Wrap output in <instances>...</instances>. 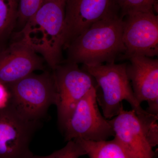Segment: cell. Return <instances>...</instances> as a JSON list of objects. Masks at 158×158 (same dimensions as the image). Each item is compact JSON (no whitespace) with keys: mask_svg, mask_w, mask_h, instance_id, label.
Here are the masks:
<instances>
[{"mask_svg":"<svg viewBox=\"0 0 158 158\" xmlns=\"http://www.w3.org/2000/svg\"><path fill=\"white\" fill-rule=\"evenodd\" d=\"M123 23V19L116 15L93 24L66 49V62L89 65L115 63L125 52Z\"/></svg>","mask_w":158,"mask_h":158,"instance_id":"1","label":"cell"},{"mask_svg":"<svg viewBox=\"0 0 158 158\" xmlns=\"http://www.w3.org/2000/svg\"><path fill=\"white\" fill-rule=\"evenodd\" d=\"M66 0H44L23 27L20 41L42 55L53 70L63 49Z\"/></svg>","mask_w":158,"mask_h":158,"instance_id":"2","label":"cell"},{"mask_svg":"<svg viewBox=\"0 0 158 158\" xmlns=\"http://www.w3.org/2000/svg\"><path fill=\"white\" fill-rule=\"evenodd\" d=\"M127 63L83 65L82 69L90 73L97 84L96 95L103 116L111 119L117 116L126 101L138 115L148 113L141 108L134 94L127 72Z\"/></svg>","mask_w":158,"mask_h":158,"instance_id":"3","label":"cell"},{"mask_svg":"<svg viewBox=\"0 0 158 158\" xmlns=\"http://www.w3.org/2000/svg\"><path fill=\"white\" fill-rule=\"evenodd\" d=\"M6 86L10 94L9 105L28 121L40 122L50 107L56 104L55 78L48 72L31 73Z\"/></svg>","mask_w":158,"mask_h":158,"instance_id":"4","label":"cell"},{"mask_svg":"<svg viewBox=\"0 0 158 158\" xmlns=\"http://www.w3.org/2000/svg\"><path fill=\"white\" fill-rule=\"evenodd\" d=\"M158 116L138 115L134 110L121 107L117 116L110 119L117 140L135 158H154L153 148L158 144Z\"/></svg>","mask_w":158,"mask_h":158,"instance_id":"5","label":"cell"},{"mask_svg":"<svg viewBox=\"0 0 158 158\" xmlns=\"http://www.w3.org/2000/svg\"><path fill=\"white\" fill-rule=\"evenodd\" d=\"M97 85L78 102L62 130L65 141L83 139L99 141L114 136L110 119L100 112L97 100Z\"/></svg>","mask_w":158,"mask_h":158,"instance_id":"6","label":"cell"},{"mask_svg":"<svg viewBox=\"0 0 158 158\" xmlns=\"http://www.w3.org/2000/svg\"><path fill=\"white\" fill-rule=\"evenodd\" d=\"M53 71L58 124L62 131L78 102L97 84L90 73L79 68L77 64H59Z\"/></svg>","mask_w":158,"mask_h":158,"instance_id":"7","label":"cell"},{"mask_svg":"<svg viewBox=\"0 0 158 158\" xmlns=\"http://www.w3.org/2000/svg\"><path fill=\"white\" fill-rule=\"evenodd\" d=\"M123 19V59L135 56L154 57L158 54V16L154 11L138 12Z\"/></svg>","mask_w":158,"mask_h":158,"instance_id":"8","label":"cell"},{"mask_svg":"<svg viewBox=\"0 0 158 158\" xmlns=\"http://www.w3.org/2000/svg\"><path fill=\"white\" fill-rule=\"evenodd\" d=\"M116 15L115 0H66L63 49L93 24Z\"/></svg>","mask_w":158,"mask_h":158,"instance_id":"9","label":"cell"},{"mask_svg":"<svg viewBox=\"0 0 158 158\" xmlns=\"http://www.w3.org/2000/svg\"><path fill=\"white\" fill-rule=\"evenodd\" d=\"M40 123L24 119L9 105L0 110V158H32L30 144Z\"/></svg>","mask_w":158,"mask_h":158,"instance_id":"10","label":"cell"},{"mask_svg":"<svg viewBox=\"0 0 158 158\" xmlns=\"http://www.w3.org/2000/svg\"><path fill=\"white\" fill-rule=\"evenodd\" d=\"M127 72L138 102H146L148 113L158 116V60L141 56L128 59Z\"/></svg>","mask_w":158,"mask_h":158,"instance_id":"11","label":"cell"},{"mask_svg":"<svg viewBox=\"0 0 158 158\" xmlns=\"http://www.w3.org/2000/svg\"><path fill=\"white\" fill-rule=\"evenodd\" d=\"M43 69L37 53L20 40L0 52V83L5 85Z\"/></svg>","mask_w":158,"mask_h":158,"instance_id":"12","label":"cell"},{"mask_svg":"<svg viewBox=\"0 0 158 158\" xmlns=\"http://www.w3.org/2000/svg\"><path fill=\"white\" fill-rule=\"evenodd\" d=\"M73 140L78 141L89 158H135L115 138L99 141Z\"/></svg>","mask_w":158,"mask_h":158,"instance_id":"13","label":"cell"},{"mask_svg":"<svg viewBox=\"0 0 158 158\" xmlns=\"http://www.w3.org/2000/svg\"><path fill=\"white\" fill-rule=\"evenodd\" d=\"M17 18L15 0H0V40L11 31Z\"/></svg>","mask_w":158,"mask_h":158,"instance_id":"14","label":"cell"},{"mask_svg":"<svg viewBox=\"0 0 158 158\" xmlns=\"http://www.w3.org/2000/svg\"><path fill=\"white\" fill-rule=\"evenodd\" d=\"M120 17L138 12L153 11L154 0H115Z\"/></svg>","mask_w":158,"mask_h":158,"instance_id":"15","label":"cell"},{"mask_svg":"<svg viewBox=\"0 0 158 158\" xmlns=\"http://www.w3.org/2000/svg\"><path fill=\"white\" fill-rule=\"evenodd\" d=\"M85 155H86V152L78 141L71 140L68 141L65 147L49 155H34L32 158H79Z\"/></svg>","mask_w":158,"mask_h":158,"instance_id":"16","label":"cell"},{"mask_svg":"<svg viewBox=\"0 0 158 158\" xmlns=\"http://www.w3.org/2000/svg\"><path fill=\"white\" fill-rule=\"evenodd\" d=\"M44 0H19L17 5V18L23 27L34 15Z\"/></svg>","mask_w":158,"mask_h":158,"instance_id":"17","label":"cell"},{"mask_svg":"<svg viewBox=\"0 0 158 158\" xmlns=\"http://www.w3.org/2000/svg\"><path fill=\"white\" fill-rule=\"evenodd\" d=\"M10 94L7 87L0 83V110L6 107L9 105Z\"/></svg>","mask_w":158,"mask_h":158,"instance_id":"18","label":"cell"}]
</instances>
